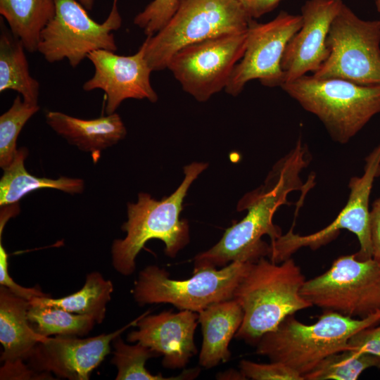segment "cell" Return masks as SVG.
<instances>
[{
    "label": "cell",
    "mask_w": 380,
    "mask_h": 380,
    "mask_svg": "<svg viewBox=\"0 0 380 380\" xmlns=\"http://www.w3.org/2000/svg\"><path fill=\"white\" fill-rule=\"evenodd\" d=\"M310 158L307 146L299 139L295 147L274 165L264 184L239 201L237 209L248 210L246 215L227 229L215 246L196 255L193 273L224 267L235 261L254 263L268 256L270 244L261 238L267 234L272 241L282 234L281 229L272 222L275 212L281 205L289 203V193L309 190L313 184L310 179L303 185L300 177Z\"/></svg>",
    "instance_id": "6da1fadb"
},
{
    "label": "cell",
    "mask_w": 380,
    "mask_h": 380,
    "mask_svg": "<svg viewBox=\"0 0 380 380\" xmlns=\"http://www.w3.org/2000/svg\"><path fill=\"white\" fill-rule=\"evenodd\" d=\"M305 281L291 258L274 263L263 257L252 263L234 293L243 311L234 337L256 345L287 316L312 307L300 294Z\"/></svg>",
    "instance_id": "7a4b0ae2"
},
{
    "label": "cell",
    "mask_w": 380,
    "mask_h": 380,
    "mask_svg": "<svg viewBox=\"0 0 380 380\" xmlns=\"http://www.w3.org/2000/svg\"><path fill=\"white\" fill-rule=\"evenodd\" d=\"M207 167V163L198 162L186 165L179 186L163 200L140 193L137 203H127V221L122 226L127 235L115 240L111 248L113 265L118 272L124 276L134 273L136 257L150 239L162 241L165 253L170 258L189 243V223L180 220L179 215L189 188Z\"/></svg>",
    "instance_id": "3957f363"
},
{
    "label": "cell",
    "mask_w": 380,
    "mask_h": 380,
    "mask_svg": "<svg viewBox=\"0 0 380 380\" xmlns=\"http://www.w3.org/2000/svg\"><path fill=\"white\" fill-rule=\"evenodd\" d=\"M379 323L380 310L362 319L326 310L312 324H303L291 315L260 337L255 353L303 376L327 356L349 350L348 341L353 334Z\"/></svg>",
    "instance_id": "277c9868"
},
{
    "label": "cell",
    "mask_w": 380,
    "mask_h": 380,
    "mask_svg": "<svg viewBox=\"0 0 380 380\" xmlns=\"http://www.w3.org/2000/svg\"><path fill=\"white\" fill-rule=\"evenodd\" d=\"M281 88L317 116L331 139L341 144L348 143L380 113V84L363 85L305 75Z\"/></svg>",
    "instance_id": "5b68a950"
},
{
    "label": "cell",
    "mask_w": 380,
    "mask_h": 380,
    "mask_svg": "<svg viewBox=\"0 0 380 380\" xmlns=\"http://www.w3.org/2000/svg\"><path fill=\"white\" fill-rule=\"evenodd\" d=\"M251 20L236 0H179L167 24L144 40L146 61L152 71L165 70L179 49L221 34L245 32Z\"/></svg>",
    "instance_id": "8992f818"
},
{
    "label": "cell",
    "mask_w": 380,
    "mask_h": 380,
    "mask_svg": "<svg viewBox=\"0 0 380 380\" xmlns=\"http://www.w3.org/2000/svg\"><path fill=\"white\" fill-rule=\"evenodd\" d=\"M251 264L235 261L220 270H198L184 280L172 279L165 269L149 265L139 272L133 297L139 305L169 303L180 310L199 312L212 304L233 299Z\"/></svg>",
    "instance_id": "52a82bcc"
},
{
    "label": "cell",
    "mask_w": 380,
    "mask_h": 380,
    "mask_svg": "<svg viewBox=\"0 0 380 380\" xmlns=\"http://www.w3.org/2000/svg\"><path fill=\"white\" fill-rule=\"evenodd\" d=\"M301 296L324 311L365 318L380 310V263L356 254L336 258L324 273L305 281Z\"/></svg>",
    "instance_id": "ba28073f"
},
{
    "label": "cell",
    "mask_w": 380,
    "mask_h": 380,
    "mask_svg": "<svg viewBox=\"0 0 380 380\" xmlns=\"http://www.w3.org/2000/svg\"><path fill=\"white\" fill-rule=\"evenodd\" d=\"M329 54L315 73L359 84H380V20L360 18L344 3L326 40Z\"/></svg>",
    "instance_id": "9c48e42d"
},
{
    "label": "cell",
    "mask_w": 380,
    "mask_h": 380,
    "mask_svg": "<svg viewBox=\"0 0 380 380\" xmlns=\"http://www.w3.org/2000/svg\"><path fill=\"white\" fill-rule=\"evenodd\" d=\"M118 1L113 0L107 18L99 23L77 0H56L55 14L41 32L37 51L49 63L67 59L72 68L94 51H116L113 32L122 21Z\"/></svg>",
    "instance_id": "30bf717a"
},
{
    "label": "cell",
    "mask_w": 380,
    "mask_h": 380,
    "mask_svg": "<svg viewBox=\"0 0 380 380\" xmlns=\"http://www.w3.org/2000/svg\"><path fill=\"white\" fill-rule=\"evenodd\" d=\"M380 175V144L365 158L364 172L350 179L348 201L336 218L324 229L308 235L295 234L293 229L281 234L270 244V260L280 263L302 248L317 250L335 239L341 230L353 233L360 243L356 258H372L369 232V196L376 177Z\"/></svg>",
    "instance_id": "8fae6325"
},
{
    "label": "cell",
    "mask_w": 380,
    "mask_h": 380,
    "mask_svg": "<svg viewBox=\"0 0 380 380\" xmlns=\"http://www.w3.org/2000/svg\"><path fill=\"white\" fill-rule=\"evenodd\" d=\"M247 30L188 45L172 56L167 68L186 92L205 101L227 87L245 52Z\"/></svg>",
    "instance_id": "7c38bea8"
},
{
    "label": "cell",
    "mask_w": 380,
    "mask_h": 380,
    "mask_svg": "<svg viewBox=\"0 0 380 380\" xmlns=\"http://www.w3.org/2000/svg\"><path fill=\"white\" fill-rule=\"evenodd\" d=\"M301 25L300 15L286 11H281L266 23L251 20L245 52L233 70L226 91L236 96L247 82L256 79L265 87H281L284 82L281 58L288 42Z\"/></svg>",
    "instance_id": "4fadbf2b"
},
{
    "label": "cell",
    "mask_w": 380,
    "mask_h": 380,
    "mask_svg": "<svg viewBox=\"0 0 380 380\" xmlns=\"http://www.w3.org/2000/svg\"><path fill=\"white\" fill-rule=\"evenodd\" d=\"M144 315V314H143ZM140 315L126 326L109 334L78 338L57 335L38 343L25 361L38 373L53 372L59 378L88 380L110 351V343L129 327L136 326Z\"/></svg>",
    "instance_id": "5bb4252c"
},
{
    "label": "cell",
    "mask_w": 380,
    "mask_h": 380,
    "mask_svg": "<svg viewBox=\"0 0 380 380\" xmlns=\"http://www.w3.org/2000/svg\"><path fill=\"white\" fill-rule=\"evenodd\" d=\"M146 43L131 56H120L115 51L96 50L87 58L94 67L92 77L82 89L86 91L101 89L105 93L107 115L115 113L121 103L128 99L158 100L157 93L150 80L152 72L146 56Z\"/></svg>",
    "instance_id": "9a60e30c"
},
{
    "label": "cell",
    "mask_w": 380,
    "mask_h": 380,
    "mask_svg": "<svg viewBox=\"0 0 380 380\" xmlns=\"http://www.w3.org/2000/svg\"><path fill=\"white\" fill-rule=\"evenodd\" d=\"M342 0H307L302 6V25L288 42L281 61L284 83L315 73L329 56L326 40Z\"/></svg>",
    "instance_id": "2e32d148"
},
{
    "label": "cell",
    "mask_w": 380,
    "mask_h": 380,
    "mask_svg": "<svg viewBox=\"0 0 380 380\" xmlns=\"http://www.w3.org/2000/svg\"><path fill=\"white\" fill-rule=\"evenodd\" d=\"M144 313L127 340L139 342L163 355L162 365L165 368L184 367L197 353L194 334L198 322V314L190 310L163 311L151 315Z\"/></svg>",
    "instance_id": "e0dca14e"
},
{
    "label": "cell",
    "mask_w": 380,
    "mask_h": 380,
    "mask_svg": "<svg viewBox=\"0 0 380 380\" xmlns=\"http://www.w3.org/2000/svg\"><path fill=\"white\" fill-rule=\"evenodd\" d=\"M47 125L70 144L85 152L95 153L116 144L127 134L126 127L116 113L84 120L59 111L46 113Z\"/></svg>",
    "instance_id": "ac0fdd59"
},
{
    "label": "cell",
    "mask_w": 380,
    "mask_h": 380,
    "mask_svg": "<svg viewBox=\"0 0 380 380\" xmlns=\"http://www.w3.org/2000/svg\"><path fill=\"white\" fill-rule=\"evenodd\" d=\"M198 314L203 334L200 365L210 369L227 362L231 357L229 343L243 321L242 308L231 299L212 304Z\"/></svg>",
    "instance_id": "d6986e66"
},
{
    "label": "cell",
    "mask_w": 380,
    "mask_h": 380,
    "mask_svg": "<svg viewBox=\"0 0 380 380\" xmlns=\"http://www.w3.org/2000/svg\"><path fill=\"white\" fill-rule=\"evenodd\" d=\"M29 307V300L1 286L0 342L4 348L1 355L4 362L25 360L34 346L48 338L31 327L27 317Z\"/></svg>",
    "instance_id": "ffe728a7"
},
{
    "label": "cell",
    "mask_w": 380,
    "mask_h": 380,
    "mask_svg": "<svg viewBox=\"0 0 380 380\" xmlns=\"http://www.w3.org/2000/svg\"><path fill=\"white\" fill-rule=\"evenodd\" d=\"M27 150H17L12 163L5 169L0 180V205L18 203L25 195L44 188L55 189L68 194H80L84 188L82 179L61 177L58 179L38 177L30 174L24 161Z\"/></svg>",
    "instance_id": "44dd1931"
},
{
    "label": "cell",
    "mask_w": 380,
    "mask_h": 380,
    "mask_svg": "<svg viewBox=\"0 0 380 380\" xmlns=\"http://www.w3.org/2000/svg\"><path fill=\"white\" fill-rule=\"evenodd\" d=\"M56 0H0V14L28 52L37 51L42 30L53 17Z\"/></svg>",
    "instance_id": "7402d4cb"
},
{
    "label": "cell",
    "mask_w": 380,
    "mask_h": 380,
    "mask_svg": "<svg viewBox=\"0 0 380 380\" xmlns=\"http://www.w3.org/2000/svg\"><path fill=\"white\" fill-rule=\"evenodd\" d=\"M22 42L11 32L1 29L0 35V92L13 90L23 101L38 105L39 83L29 70Z\"/></svg>",
    "instance_id": "603a6c76"
},
{
    "label": "cell",
    "mask_w": 380,
    "mask_h": 380,
    "mask_svg": "<svg viewBox=\"0 0 380 380\" xmlns=\"http://www.w3.org/2000/svg\"><path fill=\"white\" fill-rule=\"evenodd\" d=\"M113 285L98 272L86 277L81 289L69 296L53 298L50 296L34 297L30 304L54 306L68 312L92 317L96 323H101L106 317V305L111 299Z\"/></svg>",
    "instance_id": "cb8c5ba5"
},
{
    "label": "cell",
    "mask_w": 380,
    "mask_h": 380,
    "mask_svg": "<svg viewBox=\"0 0 380 380\" xmlns=\"http://www.w3.org/2000/svg\"><path fill=\"white\" fill-rule=\"evenodd\" d=\"M112 343L114 351L111 362L118 369L116 380H189L195 379L201 372L199 367H196L174 376L153 375L146 369L145 364L148 359L159 356L156 352L139 342L134 345L127 344L120 335Z\"/></svg>",
    "instance_id": "d4e9b609"
},
{
    "label": "cell",
    "mask_w": 380,
    "mask_h": 380,
    "mask_svg": "<svg viewBox=\"0 0 380 380\" xmlns=\"http://www.w3.org/2000/svg\"><path fill=\"white\" fill-rule=\"evenodd\" d=\"M27 317L32 329L45 337L84 336L96 323L89 315L72 313L54 306L30 303Z\"/></svg>",
    "instance_id": "484cf974"
},
{
    "label": "cell",
    "mask_w": 380,
    "mask_h": 380,
    "mask_svg": "<svg viewBox=\"0 0 380 380\" xmlns=\"http://www.w3.org/2000/svg\"><path fill=\"white\" fill-rule=\"evenodd\" d=\"M370 367L380 368V357L346 350L327 356L303 377L305 380H356Z\"/></svg>",
    "instance_id": "4316f807"
},
{
    "label": "cell",
    "mask_w": 380,
    "mask_h": 380,
    "mask_svg": "<svg viewBox=\"0 0 380 380\" xmlns=\"http://www.w3.org/2000/svg\"><path fill=\"white\" fill-rule=\"evenodd\" d=\"M39 110L17 96L11 106L0 116V167L4 170L13 160L18 137L29 119Z\"/></svg>",
    "instance_id": "83f0119b"
},
{
    "label": "cell",
    "mask_w": 380,
    "mask_h": 380,
    "mask_svg": "<svg viewBox=\"0 0 380 380\" xmlns=\"http://www.w3.org/2000/svg\"><path fill=\"white\" fill-rule=\"evenodd\" d=\"M179 0H153L134 18V24L146 36L162 29L175 13Z\"/></svg>",
    "instance_id": "f1b7e54d"
},
{
    "label": "cell",
    "mask_w": 380,
    "mask_h": 380,
    "mask_svg": "<svg viewBox=\"0 0 380 380\" xmlns=\"http://www.w3.org/2000/svg\"><path fill=\"white\" fill-rule=\"evenodd\" d=\"M239 368L246 379L305 380L296 371L279 362L261 364L243 360L239 363Z\"/></svg>",
    "instance_id": "f546056e"
},
{
    "label": "cell",
    "mask_w": 380,
    "mask_h": 380,
    "mask_svg": "<svg viewBox=\"0 0 380 380\" xmlns=\"http://www.w3.org/2000/svg\"><path fill=\"white\" fill-rule=\"evenodd\" d=\"M0 284L6 286L17 296L30 300L34 297L50 296L38 288H25L16 284L8 272V255L0 239Z\"/></svg>",
    "instance_id": "4dcf8cb0"
},
{
    "label": "cell",
    "mask_w": 380,
    "mask_h": 380,
    "mask_svg": "<svg viewBox=\"0 0 380 380\" xmlns=\"http://www.w3.org/2000/svg\"><path fill=\"white\" fill-rule=\"evenodd\" d=\"M348 344L349 350L380 357V326L357 331L348 339Z\"/></svg>",
    "instance_id": "1f68e13d"
},
{
    "label": "cell",
    "mask_w": 380,
    "mask_h": 380,
    "mask_svg": "<svg viewBox=\"0 0 380 380\" xmlns=\"http://www.w3.org/2000/svg\"><path fill=\"white\" fill-rule=\"evenodd\" d=\"M23 360L4 362L1 368V379H51L49 373H38L23 363Z\"/></svg>",
    "instance_id": "d6a6232c"
},
{
    "label": "cell",
    "mask_w": 380,
    "mask_h": 380,
    "mask_svg": "<svg viewBox=\"0 0 380 380\" xmlns=\"http://www.w3.org/2000/svg\"><path fill=\"white\" fill-rule=\"evenodd\" d=\"M369 232L372 258L380 263V197L374 202L369 213Z\"/></svg>",
    "instance_id": "836d02e7"
},
{
    "label": "cell",
    "mask_w": 380,
    "mask_h": 380,
    "mask_svg": "<svg viewBox=\"0 0 380 380\" xmlns=\"http://www.w3.org/2000/svg\"><path fill=\"white\" fill-rule=\"evenodd\" d=\"M252 18H258L273 11L282 0H236Z\"/></svg>",
    "instance_id": "e575fe53"
},
{
    "label": "cell",
    "mask_w": 380,
    "mask_h": 380,
    "mask_svg": "<svg viewBox=\"0 0 380 380\" xmlns=\"http://www.w3.org/2000/svg\"><path fill=\"white\" fill-rule=\"evenodd\" d=\"M217 379H238L243 380L246 378L243 376L242 372L234 369H229L224 372H220L217 374Z\"/></svg>",
    "instance_id": "d590c367"
},
{
    "label": "cell",
    "mask_w": 380,
    "mask_h": 380,
    "mask_svg": "<svg viewBox=\"0 0 380 380\" xmlns=\"http://www.w3.org/2000/svg\"><path fill=\"white\" fill-rule=\"evenodd\" d=\"M80 2L87 10H91L94 7L95 0H77Z\"/></svg>",
    "instance_id": "8d00e7d4"
},
{
    "label": "cell",
    "mask_w": 380,
    "mask_h": 380,
    "mask_svg": "<svg viewBox=\"0 0 380 380\" xmlns=\"http://www.w3.org/2000/svg\"><path fill=\"white\" fill-rule=\"evenodd\" d=\"M376 8L380 13V0H374Z\"/></svg>",
    "instance_id": "74e56055"
}]
</instances>
